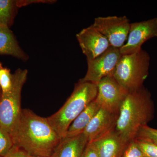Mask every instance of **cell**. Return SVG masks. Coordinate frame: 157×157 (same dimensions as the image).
Returning a JSON list of instances; mask_svg holds the SVG:
<instances>
[{
  "mask_svg": "<svg viewBox=\"0 0 157 157\" xmlns=\"http://www.w3.org/2000/svg\"><path fill=\"white\" fill-rule=\"evenodd\" d=\"M12 138L14 145L31 156L50 157L62 140L47 118L39 116L27 109H22Z\"/></svg>",
  "mask_w": 157,
  "mask_h": 157,
  "instance_id": "obj_1",
  "label": "cell"
},
{
  "mask_svg": "<svg viewBox=\"0 0 157 157\" xmlns=\"http://www.w3.org/2000/svg\"><path fill=\"white\" fill-rule=\"evenodd\" d=\"M155 107L151 95L143 86L129 92L121 105L114 131L124 143L135 139L141 127L154 117Z\"/></svg>",
  "mask_w": 157,
  "mask_h": 157,
  "instance_id": "obj_2",
  "label": "cell"
},
{
  "mask_svg": "<svg viewBox=\"0 0 157 157\" xmlns=\"http://www.w3.org/2000/svg\"><path fill=\"white\" fill-rule=\"evenodd\" d=\"M97 94V84L79 79L63 106L47 118L48 122L62 139L66 137L70 124L96 99Z\"/></svg>",
  "mask_w": 157,
  "mask_h": 157,
  "instance_id": "obj_3",
  "label": "cell"
},
{
  "mask_svg": "<svg viewBox=\"0 0 157 157\" xmlns=\"http://www.w3.org/2000/svg\"><path fill=\"white\" fill-rule=\"evenodd\" d=\"M150 61L148 53L142 48L135 53L122 55L112 75L129 92L136 90L144 86Z\"/></svg>",
  "mask_w": 157,
  "mask_h": 157,
  "instance_id": "obj_4",
  "label": "cell"
},
{
  "mask_svg": "<svg viewBox=\"0 0 157 157\" xmlns=\"http://www.w3.org/2000/svg\"><path fill=\"white\" fill-rule=\"evenodd\" d=\"M28 71L19 68L12 74L11 89L2 93L0 101V125L11 137L14 135L21 115V93Z\"/></svg>",
  "mask_w": 157,
  "mask_h": 157,
  "instance_id": "obj_5",
  "label": "cell"
},
{
  "mask_svg": "<svg viewBox=\"0 0 157 157\" xmlns=\"http://www.w3.org/2000/svg\"><path fill=\"white\" fill-rule=\"evenodd\" d=\"M131 23L126 16L96 17L92 25L107 38L113 47L120 48L128 39Z\"/></svg>",
  "mask_w": 157,
  "mask_h": 157,
  "instance_id": "obj_6",
  "label": "cell"
},
{
  "mask_svg": "<svg viewBox=\"0 0 157 157\" xmlns=\"http://www.w3.org/2000/svg\"><path fill=\"white\" fill-rule=\"evenodd\" d=\"M98 85L95 100L100 107L118 114L120 108L129 92L121 86L112 74L104 77Z\"/></svg>",
  "mask_w": 157,
  "mask_h": 157,
  "instance_id": "obj_7",
  "label": "cell"
},
{
  "mask_svg": "<svg viewBox=\"0 0 157 157\" xmlns=\"http://www.w3.org/2000/svg\"><path fill=\"white\" fill-rule=\"evenodd\" d=\"M121 56L120 48L110 46L101 55L87 61V72L80 80L98 84L102 78L112 74Z\"/></svg>",
  "mask_w": 157,
  "mask_h": 157,
  "instance_id": "obj_8",
  "label": "cell"
},
{
  "mask_svg": "<svg viewBox=\"0 0 157 157\" xmlns=\"http://www.w3.org/2000/svg\"><path fill=\"white\" fill-rule=\"evenodd\" d=\"M157 37V17L131 23L127 42L120 48L122 55L130 54L141 49L149 39Z\"/></svg>",
  "mask_w": 157,
  "mask_h": 157,
  "instance_id": "obj_9",
  "label": "cell"
},
{
  "mask_svg": "<svg viewBox=\"0 0 157 157\" xmlns=\"http://www.w3.org/2000/svg\"><path fill=\"white\" fill-rule=\"evenodd\" d=\"M76 38L87 61L96 58L111 46L107 38L92 25L76 34Z\"/></svg>",
  "mask_w": 157,
  "mask_h": 157,
  "instance_id": "obj_10",
  "label": "cell"
},
{
  "mask_svg": "<svg viewBox=\"0 0 157 157\" xmlns=\"http://www.w3.org/2000/svg\"><path fill=\"white\" fill-rule=\"evenodd\" d=\"M117 117L118 113L101 107L83 132L88 143L93 142L114 130Z\"/></svg>",
  "mask_w": 157,
  "mask_h": 157,
  "instance_id": "obj_11",
  "label": "cell"
},
{
  "mask_svg": "<svg viewBox=\"0 0 157 157\" xmlns=\"http://www.w3.org/2000/svg\"><path fill=\"white\" fill-rule=\"evenodd\" d=\"M88 141L83 133L75 137L63 138L51 157H81Z\"/></svg>",
  "mask_w": 157,
  "mask_h": 157,
  "instance_id": "obj_12",
  "label": "cell"
},
{
  "mask_svg": "<svg viewBox=\"0 0 157 157\" xmlns=\"http://www.w3.org/2000/svg\"><path fill=\"white\" fill-rule=\"evenodd\" d=\"M91 143L99 157H118L126 144L114 130Z\"/></svg>",
  "mask_w": 157,
  "mask_h": 157,
  "instance_id": "obj_13",
  "label": "cell"
},
{
  "mask_svg": "<svg viewBox=\"0 0 157 157\" xmlns=\"http://www.w3.org/2000/svg\"><path fill=\"white\" fill-rule=\"evenodd\" d=\"M0 55L11 56L24 62L29 58L9 28L0 27Z\"/></svg>",
  "mask_w": 157,
  "mask_h": 157,
  "instance_id": "obj_14",
  "label": "cell"
},
{
  "mask_svg": "<svg viewBox=\"0 0 157 157\" xmlns=\"http://www.w3.org/2000/svg\"><path fill=\"white\" fill-rule=\"evenodd\" d=\"M100 108V105L95 99L91 102L70 124L65 137H75L83 133Z\"/></svg>",
  "mask_w": 157,
  "mask_h": 157,
  "instance_id": "obj_15",
  "label": "cell"
},
{
  "mask_svg": "<svg viewBox=\"0 0 157 157\" xmlns=\"http://www.w3.org/2000/svg\"><path fill=\"white\" fill-rule=\"evenodd\" d=\"M17 8L16 1L0 0V27L10 28Z\"/></svg>",
  "mask_w": 157,
  "mask_h": 157,
  "instance_id": "obj_16",
  "label": "cell"
},
{
  "mask_svg": "<svg viewBox=\"0 0 157 157\" xmlns=\"http://www.w3.org/2000/svg\"><path fill=\"white\" fill-rule=\"evenodd\" d=\"M118 157H145L138 145L136 139H133L126 144Z\"/></svg>",
  "mask_w": 157,
  "mask_h": 157,
  "instance_id": "obj_17",
  "label": "cell"
},
{
  "mask_svg": "<svg viewBox=\"0 0 157 157\" xmlns=\"http://www.w3.org/2000/svg\"><path fill=\"white\" fill-rule=\"evenodd\" d=\"M12 137L0 125V157H4L14 146Z\"/></svg>",
  "mask_w": 157,
  "mask_h": 157,
  "instance_id": "obj_18",
  "label": "cell"
},
{
  "mask_svg": "<svg viewBox=\"0 0 157 157\" xmlns=\"http://www.w3.org/2000/svg\"><path fill=\"white\" fill-rule=\"evenodd\" d=\"M135 139L149 141L157 144V129L148 125L141 127L137 132Z\"/></svg>",
  "mask_w": 157,
  "mask_h": 157,
  "instance_id": "obj_19",
  "label": "cell"
},
{
  "mask_svg": "<svg viewBox=\"0 0 157 157\" xmlns=\"http://www.w3.org/2000/svg\"><path fill=\"white\" fill-rule=\"evenodd\" d=\"M12 85V74L7 68H2L0 72V87L2 93H6L11 89Z\"/></svg>",
  "mask_w": 157,
  "mask_h": 157,
  "instance_id": "obj_20",
  "label": "cell"
},
{
  "mask_svg": "<svg viewBox=\"0 0 157 157\" xmlns=\"http://www.w3.org/2000/svg\"><path fill=\"white\" fill-rule=\"evenodd\" d=\"M136 140L145 157H157V144L145 140Z\"/></svg>",
  "mask_w": 157,
  "mask_h": 157,
  "instance_id": "obj_21",
  "label": "cell"
},
{
  "mask_svg": "<svg viewBox=\"0 0 157 157\" xmlns=\"http://www.w3.org/2000/svg\"><path fill=\"white\" fill-rule=\"evenodd\" d=\"M4 157H31L24 150L14 145Z\"/></svg>",
  "mask_w": 157,
  "mask_h": 157,
  "instance_id": "obj_22",
  "label": "cell"
},
{
  "mask_svg": "<svg viewBox=\"0 0 157 157\" xmlns=\"http://www.w3.org/2000/svg\"><path fill=\"white\" fill-rule=\"evenodd\" d=\"M81 157H99L95 147L91 142L87 144Z\"/></svg>",
  "mask_w": 157,
  "mask_h": 157,
  "instance_id": "obj_23",
  "label": "cell"
},
{
  "mask_svg": "<svg viewBox=\"0 0 157 157\" xmlns=\"http://www.w3.org/2000/svg\"><path fill=\"white\" fill-rule=\"evenodd\" d=\"M55 1H49V0H22V1H16V4L17 8H20L22 6H28L33 3H52L55 2Z\"/></svg>",
  "mask_w": 157,
  "mask_h": 157,
  "instance_id": "obj_24",
  "label": "cell"
},
{
  "mask_svg": "<svg viewBox=\"0 0 157 157\" xmlns=\"http://www.w3.org/2000/svg\"><path fill=\"white\" fill-rule=\"evenodd\" d=\"M3 67L2 65L0 63V72H1V70H2V68Z\"/></svg>",
  "mask_w": 157,
  "mask_h": 157,
  "instance_id": "obj_25",
  "label": "cell"
},
{
  "mask_svg": "<svg viewBox=\"0 0 157 157\" xmlns=\"http://www.w3.org/2000/svg\"><path fill=\"white\" fill-rule=\"evenodd\" d=\"M2 90H1V87H0V101H1V96H2Z\"/></svg>",
  "mask_w": 157,
  "mask_h": 157,
  "instance_id": "obj_26",
  "label": "cell"
},
{
  "mask_svg": "<svg viewBox=\"0 0 157 157\" xmlns=\"http://www.w3.org/2000/svg\"><path fill=\"white\" fill-rule=\"evenodd\" d=\"M31 157H51L48 156H31Z\"/></svg>",
  "mask_w": 157,
  "mask_h": 157,
  "instance_id": "obj_27",
  "label": "cell"
}]
</instances>
